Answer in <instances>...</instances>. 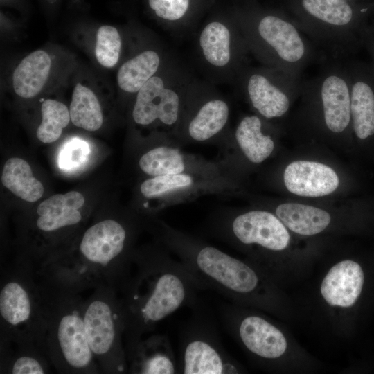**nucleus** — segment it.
Returning a JSON list of instances; mask_svg holds the SVG:
<instances>
[{
	"label": "nucleus",
	"instance_id": "nucleus-1",
	"mask_svg": "<svg viewBox=\"0 0 374 374\" xmlns=\"http://www.w3.org/2000/svg\"><path fill=\"white\" fill-rule=\"evenodd\" d=\"M290 294L296 315L326 338L353 341L374 316V256H346L316 262Z\"/></svg>",
	"mask_w": 374,
	"mask_h": 374
},
{
	"label": "nucleus",
	"instance_id": "nucleus-2",
	"mask_svg": "<svg viewBox=\"0 0 374 374\" xmlns=\"http://www.w3.org/2000/svg\"><path fill=\"white\" fill-rule=\"evenodd\" d=\"M152 220L150 226L156 240L176 256L206 290L283 321H296L290 294L253 263L234 257L163 221Z\"/></svg>",
	"mask_w": 374,
	"mask_h": 374
},
{
	"label": "nucleus",
	"instance_id": "nucleus-3",
	"mask_svg": "<svg viewBox=\"0 0 374 374\" xmlns=\"http://www.w3.org/2000/svg\"><path fill=\"white\" fill-rule=\"evenodd\" d=\"M161 242L135 249L127 278L118 290L125 316V354L157 325L184 307L198 308L206 290Z\"/></svg>",
	"mask_w": 374,
	"mask_h": 374
},
{
	"label": "nucleus",
	"instance_id": "nucleus-4",
	"mask_svg": "<svg viewBox=\"0 0 374 374\" xmlns=\"http://www.w3.org/2000/svg\"><path fill=\"white\" fill-rule=\"evenodd\" d=\"M137 225L108 218L88 227L76 247L46 262L36 273L48 283L73 292L108 285L118 292L132 265Z\"/></svg>",
	"mask_w": 374,
	"mask_h": 374
},
{
	"label": "nucleus",
	"instance_id": "nucleus-5",
	"mask_svg": "<svg viewBox=\"0 0 374 374\" xmlns=\"http://www.w3.org/2000/svg\"><path fill=\"white\" fill-rule=\"evenodd\" d=\"M206 228L213 238L245 254L286 291L305 281L317 262L314 256L292 249V231L265 210L238 213L220 208L209 216Z\"/></svg>",
	"mask_w": 374,
	"mask_h": 374
},
{
	"label": "nucleus",
	"instance_id": "nucleus-6",
	"mask_svg": "<svg viewBox=\"0 0 374 374\" xmlns=\"http://www.w3.org/2000/svg\"><path fill=\"white\" fill-rule=\"evenodd\" d=\"M219 311L226 330L257 368L281 374L319 370L320 362L299 344L283 321L233 302L221 304Z\"/></svg>",
	"mask_w": 374,
	"mask_h": 374
},
{
	"label": "nucleus",
	"instance_id": "nucleus-7",
	"mask_svg": "<svg viewBox=\"0 0 374 374\" xmlns=\"http://www.w3.org/2000/svg\"><path fill=\"white\" fill-rule=\"evenodd\" d=\"M45 303V284L31 265L17 259L1 265L0 343L35 345L46 351Z\"/></svg>",
	"mask_w": 374,
	"mask_h": 374
},
{
	"label": "nucleus",
	"instance_id": "nucleus-8",
	"mask_svg": "<svg viewBox=\"0 0 374 374\" xmlns=\"http://www.w3.org/2000/svg\"><path fill=\"white\" fill-rule=\"evenodd\" d=\"M42 280L46 286L45 348L53 367L60 373H101L86 334L84 299Z\"/></svg>",
	"mask_w": 374,
	"mask_h": 374
},
{
	"label": "nucleus",
	"instance_id": "nucleus-9",
	"mask_svg": "<svg viewBox=\"0 0 374 374\" xmlns=\"http://www.w3.org/2000/svg\"><path fill=\"white\" fill-rule=\"evenodd\" d=\"M88 342L101 373H128L124 344L125 316L118 290L100 285L84 300Z\"/></svg>",
	"mask_w": 374,
	"mask_h": 374
},
{
	"label": "nucleus",
	"instance_id": "nucleus-10",
	"mask_svg": "<svg viewBox=\"0 0 374 374\" xmlns=\"http://www.w3.org/2000/svg\"><path fill=\"white\" fill-rule=\"evenodd\" d=\"M238 188L228 171L184 172L148 177L139 187L141 198L152 202L151 211H159L210 195L226 196Z\"/></svg>",
	"mask_w": 374,
	"mask_h": 374
},
{
	"label": "nucleus",
	"instance_id": "nucleus-11",
	"mask_svg": "<svg viewBox=\"0 0 374 374\" xmlns=\"http://www.w3.org/2000/svg\"><path fill=\"white\" fill-rule=\"evenodd\" d=\"M199 316L182 329L178 373H247V369L224 349L212 324Z\"/></svg>",
	"mask_w": 374,
	"mask_h": 374
},
{
	"label": "nucleus",
	"instance_id": "nucleus-12",
	"mask_svg": "<svg viewBox=\"0 0 374 374\" xmlns=\"http://www.w3.org/2000/svg\"><path fill=\"white\" fill-rule=\"evenodd\" d=\"M185 104L176 90L166 87L161 78L154 75L137 92L132 116L139 125L158 123L166 129L168 136L178 143Z\"/></svg>",
	"mask_w": 374,
	"mask_h": 374
},
{
	"label": "nucleus",
	"instance_id": "nucleus-13",
	"mask_svg": "<svg viewBox=\"0 0 374 374\" xmlns=\"http://www.w3.org/2000/svg\"><path fill=\"white\" fill-rule=\"evenodd\" d=\"M138 166L148 177L184 172H229L220 160L185 152L176 141L165 137L140 156Z\"/></svg>",
	"mask_w": 374,
	"mask_h": 374
},
{
	"label": "nucleus",
	"instance_id": "nucleus-14",
	"mask_svg": "<svg viewBox=\"0 0 374 374\" xmlns=\"http://www.w3.org/2000/svg\"><path fill=\"white\" fill-rule=\"evenodd\" d=\"M230 107L222 98H212L198 105L187 106L179 130L177 141L218 145L226 134Z\"/></svg>",
	"mask_w": 374,
	"mask_h": 374
},
{
	"label": "nucleus",
	"instance_id": "nucleus-15",
	"mask_svg": "<svg viewBox=\"0 0 374 374\" xmlns=\"http://www.w3.org/2000/svg\"><path fill=\"white\" fill-rule=\"evenodd\" d=\"M126 357L129 373H178V364L166 335L154 334L143 337L126 353Z\"/></svg>",
	"mask_w": 374,
	"mask_h": 374
},
{
	"label": "nucleus",
	"instance_id": "nucleus-16",
	"mask_svg": "<svg viewBox=\"0 0 374 374\" xmlns=\"http://www.w3.org/2000/svg\"><path fill=\"white\" fill-rule=\"evenodd\" d=\"M84 197L78 191L56 194L42 202L37 206V217L35 229L39 234L58 233L78 225L82 221L80 208L84 204Z\"/></svg>",
	"mask_w": 374,
	"mask_h": 374
},
{
	"label": "nucleus",
	"instance_id": "nucleus-17",
	"mask_svg": "<svg viewBox=\"0 0 374 374\" xmlns=\"http://www.w3.org/2000/svg\"><path fill=\"white\" fill-rule=\"evenodd\" d=\"M283 179L290 193L312 197L332 193L339 183L337 173L330 167L309 161H296L289 164Z\"/></svg>",
	"mask_w": 374,
	"mask_h": 374
},
{
	"label": "nucleus",
	"instance_id": "nucleus-18",
	"mask_svg": "<svg viewBox=\"0 0 374 374\" xmlns=\"http://www.w3.org/2000/svg\"><path fill=\"white\" fill-rule=\"evenodd\" d=\"M258 33L282 62L296 64L304 57V42L290 22L276 16L267 15L260 21Z\"/></svg>",
	"mask_w": 374,
	"mask_h": 374
},
{
	"label": "nucleus",
	"instance_id": "nucleus-19",
	"mask_svg": "<svg viewBox=\"0 0 374 374\" xmlns=\"http://www.w3.org/2000/svg\"><path fill=\"white\" fill-rule=\"evenodd\" d=\"M321 99L327 127L335 133L343 132L350 118V84L343 76L332 73L321 84Z\"/></svg>",
	"mask_w": 374,
	"mask_h": 374
},
{
	"label": "nucleus",
	"instance_id": "nucleus-20",
	"mask_svg": "<svg viewBox=\"0 0 374 374\" xmlns=\"http://www.w3.org/2000/svg\"><path fill=\"white\" fill-rule=\"evenodd\" d=\"M262 127L258 116H247L238 124L232 141L224 139L219 145L234 144L248 161L260 164L270 157L275 147L274 140L263 133Z\"/></svg>",
	"mask_w": 374,
	"mask_h": 374
},
{
	"label": "nucleus",
	"instance_id": "nucleus-21",
	"mask_svg": "<svg viewBox=\"0 0 374 374\" xmlns=\"http://www.w3.org/2000/svg\"><path fill=\"white\" fill-rule=\"evenodd\" d=\"M0 373H49L53 366L46 351L35 345L0 343Z\"/></svg>",
	"mask_w": 374,
	"mask_h": 374
},
{
	"label": "nucleus",
	"instance_id": "nucleus-22",
	"mask_svg": "<svg viewBox=\"0 0 374 374\" xmlns=\"http://www.w3.org/2000/svg\"><path fill=\"white\" fill-rule=\"evenodd\" d=\"M274 214L293 233L304 237L326 231L332 220L331 215L325 210L297 203L280 204Z\"/></svg>",
	"mask_w": 374,
	"mask_h": 374
},
{
	"label": "nucleus",
	"instance_id": "nucleus-23",
	"mask_svg": "<svg viewBox=\"0 0 374 374\" xmlns=\"http://www.w3.org/2000/svg\"><path fill=\"white\" fill-rule=\"evenodd\" d=\"M51 66V57L44 51L38 50L25 57L13 72L15 93L24 98L38 95L47 81Z\"/></svg>",
	"mask_w": 374,
	"mask_h": 374
},
{
	"label": "nucleus",
	"instance_id": "nucleus-24",
	"mask_svg": "<svg viewBox=\"0 0 374 374\" xmlns=\"http://www.w3.org/2000/svg\"><path fill=\"white\" fill-rule=\"evenodd\" d=\"M247 90L253 107L265 118L280 117L289 109L287 94L265 75L253 73L248 80Z\"/></svg>",
	"mask_w": 374,
	"mask_h": 374
},
{
	"label": "nucleus",
	"instance_id": "nucleus-25",
	"mask_svg": "<svg viewBox=\"0 0 374 374\" xmlns=\"http://www.w3.org/2000/svg\"><path fill=\"white\" fill-rule=\"evenodd\" d=\"M350 114L359 139L374 134V82L371 78L359 76L351 82Z\"/></svg>",
	"mask_w": 374,
	"mask_h": 374
},
{
	"label": "nucleus",
	"instance_id": "nucleus-26",
	"mask_svg": "<svg viewBox=\"0 0 374 374\" xmlns=\"http://www.w3.org/2000/svg\"><path fill=\"white\" fill-rule=\"evenodd\" d=\"M1 182L15 195L28 202L39 200L44 190L41 181L34 177L28 163L18 157L6 161Z\"/></svg>",
	"mask_w": 374,
	"mask_h": 374
},
{
	"label": "nucleus",
	"instance_id": "nucleus-27",
	"mask_svg": "<svg viewBox=\"0 0 374 374\" xmlns=\"http://www.w3.org/2000/svg\"><path fill=\"white\" fill-rule=\"evenodd\" d=\"M160 57L154 51H145L127 60L117 73L118 87L128 93H137L157 71Z\"/></svg>",
	"mask_w": 374,
	"mask_h": 374
},
{
	"label": "nucleus",
	"instance_id": "nucleus-28",
	"mask_svg": "<svg viewBox=\"0 0 374 374\" xmlns=\"http://www.w3.org/2000/svg\"><path fill=\"white\" fill-rule=\"evenodd\" d=\"M69 113L73 124L87 131H96L103 125V116L97 96L80 83L73 89Z\"/></svg>",
	"mask_w": 374,
	"mask_h": 374
},
{
	"label": "nucleus",
	"instance_id": "nucleus-29",
	"mask_svg": "<svg viewBox=\"0 0 374 374\" xmlns=\"http://www.w3.org/2000/svg\"><path fill=\"white\" fill-rule=\"evenodd\" d=\"M199 45L205 60L210 64L222 67L231 58V37L229 28L218 21L208 24L202 30Z\"/></svg>",
	"mask_w": 374,
	"mask_h": 374
},
{
	"label": "nucleus",
	"instance_id": "nucleus-30",
	"mask_svg": "<svg viewBox=\"0 0 374 374\" xmlns=\"http://www.w3.org/2000/svg\"><path fill=\"white\" fill-rule=\"evenodd\" d=\"M41 112L42 122L37 129V137L42 143H53L69 123V110L64 103L47 99L42 103Z\"/></svg>",
	"mask_w": 374,
	"mask_h": 374
},
{
	"label": "nucleus",
	"instance_id": "nucleus-31",
	"mask_svg": "<svg viewBox=\"0 0 374 374\" xmlns=\"http://www.w3.org/2000/svg\"><path fill=\"white\" fill-rule=\"evenodd\" d=\"M302 5L311 16L330 26L343 27L353 19L352 8L344 0H302Z\"/></svg>",
	"mask_w": 374,
	"mask_h": 374
},
{
	"label": "nucleus",
	"instance_id": "nucleus-32",
	"mask_svg": "<svg viewBox=\"0 0 374 374\" xmlns=\"http://www.w3.org/2000/svg\"><path fill=\"white\" fill-rule=\"evenodd\" d=\"M121 39L117 29L112 26H100L96 35V57L102 66L113 67L119 60Z\"/></svg>",
	"mask_w": 374,
	"mask_h": 374
},
{
	"label": "nucleus",
	"instance_id": "nucleus-33",
	"mask_svg": "<svg viewBox=\"0 0 374 374\" xmlns=\"http://www.w3.org/2000/svg\"><path fill=\"white\" fill-rule=\"evenodd\" d=\"M89 151L85 142L77 139L72 140L65 145L60 154V168L69 170L79 166L86 161Z\"/></svg>",
	"mask_w": 374,
	"mask_h": 374
},
{
	"label": "nucleus",
	"instance_id": "nucleus-34",
	"mask_svg": "<svg viewBox=\"0 0 374 374\" xmlns=\"http://www.w3.org/2000/svg\"><path fill=\"white\" fill-rule=\"evenodd\" d=\"M148 2L150 8L159 17L175 21L186 14L190 0H148Z\"/></svg>",
	"mask_w": 374,
	"mask_h": 374
},
{
	"label": "nucleus",
	"instance_id": "nucleus-35",
	"mask_svg": "<svg viewBox=\"0 0 374 374\" xmlns=\"http://www.w3.org/2000/svg\"><path fill=\"white\" fill-rule=\"evenodd\" d=\"M344 1H346V0H344Z\"/></svg>",
	"mask_w": 374,
	"mask_h": 374
}]
</instances>
